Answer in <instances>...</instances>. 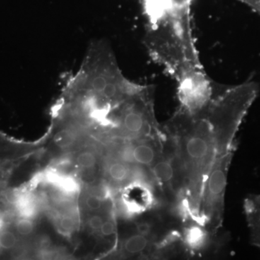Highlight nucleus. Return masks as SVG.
Here are the masks:
<instances>
[{"label": "nucleus", "instance_id": "nucleus-11", "mask_svg": "<svg viewBox=\"0 0 260 260\" xmlns=\"http://www.w3.org/2000/svg\"><path fill=\"white\" fill-rule=\"evenodd\" d=\"M77 132L75 128L65 126L61 128L54 137V143L60 148H68L75 144L77 140Z\"/></svg>", "mask_w": 260, "mask_h": 260}, {"label": "nucleus", "instance_id": "nucleus-10", "mask_svg": "<svg viewBox=\"0 0 260 260\" xmlns=\"http://www.w3.org/2000/svg\"><path fill=\"white\" fill-rule=\"evenodd\" d=\"M132 169L129 165V162L124 160H117L109 165L108 168V174L113 181L118 184H122L129 180L131 178Z\"/></svg>", "mask_w": 260, "mask_h": 260}, {"label": "nucleus", "instance_id": "nucleus-9", "mask_svg": "<svg viewBox=\"0 0 260 260\" xmlns=\"http://www.w3.org/2000/svg\"><path fill=\"white\" fill-rule=\"evenodd\" d=\"M47 179L49 183L66 193L76 192L79 188L78 182L74 178L62 175L55 172L48 173Z\"/></svg>", "mask_w": 260, "mask_h": 260}, {"label": "nucleus", "instance_id": "nucleus-7", "mask_svg": "<svg viewBox=\"0 0 260 260\" xmlns=\"http://www.w3.org/2000/svg\"><path fill=\"white\" fill-rule=\"evenodd\" d=\"M209 235L204 228L194 223L190 227L186 228L182 240L186 247L191 251H196L203 249Z\"/></svg>", "mask_w": 260, "mask_h": 260}, {"label": "nucleus", "instance_id": "nucleus-6", "mask_svg": "<svg viewBox=\"0 0 260 260\" xmlns=\"http://www.w3.org/2000/svg\"><path fill=\"white\" fill-rule=\"evenodd\" d=\"M244 209L251 243L260 249V194L249 195L244 200Z\"/></svg>", "mask_w": 260, "mask_h": 260}, {"label": "nucleus", "instance_id": "nucleus-12", "mask_svg": "<svg viewBox=\"0 0 260 260\" xmlns=\"http://www.w3.org/2000/svg\"><path fill=\"white\" fill-rule=\"evenodd\" d=\"M15 229L19 235L28 237L34 230V223L32 219L20 217L15 221Z\"/></svg>", "mask_w": 260, "mask_h": 260}, {"label": "nucleus", "instance_id": "nucleus-13", "mask_svg": "<svg viewBox=\"0 0 260 260\" xmlns=\"http://www.w3.org/2000/svg\"><path fill=\"white\" fill-rule=\"evenodd\" d=\"M96 157L90 151L82 152L77 156L76 162L83 169H90L96 164Z\"/></svg>", "mask_w": 260, "mask_h": 260}, {"label": "nucleus", "instance_id": "nucleus-2", "mask_svg": "<svg viewBox=\"0 0 260 260\" xmlns=\"http://www.w3.org/2000/svg\"><path fill=\"white\" fill-rule=\"evenodd\" d=\"M191 7L174 10L147 25L144 44L149 55L176 81L203 69L195 45Z\"/></svg>", "mask_w": 260, "mask_h": 260}, {"label": "nucleus", "instance_id": "nucleus-5", "mask_svg": "<svg viewBox=\"0 0 260 260\" xmlns=\"http://www.w3.org/2000/svg\"><path fill=\"white\" fill-rule=\"evenodd\" d=\"M167 141L149 138L135 144L126 145L121 150V160L151 168L164 155Z\"/></svg>", "mask_w": 260, "mask_h": 260}, {"label": "nucleus", "instance_id": "nucleus-15", "mask_svg": "<svg viewBox=\"0 0 260 260\" xmlns=\"http://www.w3.org/2000/svg\"><path fill=\"white\" fill-rule=\"evenodd\" d=\"M85 204L89 210H92V211H96V210L102 209L103 200L99 197L90 195L85 200Z\"/></svg>", "mask_w": 260, "mask_h": 260}, {"label": "nucleus", "instance_id": "nucleus-4", "mask_svg": "<svg viewBox=\"0 0 260 260\" xmlns=\"http://www.w3.org/2000/svg\"><path fill=\"white\" fill-rule=\"evenodd\" d=\"M217 83L205 73L204 68L183 77L177 81L179 107L189 112L200 110L213 96Z\"/></svg>", "mask_w": 260, "mask_h": 260}, {"label": "nucleus", "instance_id": "nucleus-1", "mask_svg": "<svg viewBox=\"0 0 260 260\" xmlns=\"http://www.w3.org/2000/svg\"><path fill=\"white\" fill-rule=\"evenodd\" d=\"M162 128L180 174L181 209L197 223L203 183L218 153L213 124L205 107L196 112L179 107Z\"/></svg>", "mask_w": 260, "mask_h": 260}, {"label": "nucleus", "instance_id": "nucleus-18", "mask_svg": "<svg viewBox=\"0 0 260 260\" xmlns=\"http://www.w3.org/2000/svg\"><path fill=\"white\" fill-rule=\"evenodd\" d=\"M260 14V0H237Z\"/></svg>", "mask_w": 260, "mask_h": 260}, {"label": "nucleus", "instance_id": "nucleus-17", "mask_svg": "<svg viewBox=\"0 0 260 260\" xmlns=\"http://www.w3.org/2000/svg\"><path fill=\"white\" fill-rule=\"evenodd\" d=\"M102 217L100 215H92L88 220V225L92 230L100 231L103 223H104Z\"/></svg>", "mask_w": 260, "mask_h": 260}, {"label": "nucleus", "instance_id": "nucleus-8", "mask_svg": "<svg viewBox=\"0 0 260 260\" xmlns=\"http://www.w3.org/2000/svg\"><path fill=\"white\" fill-rule=\"evenodd\" d=\"M149 235L145 234H138L130 236L123 244V249L126 254L130 255H136V254H141L151 244V239L149 237Z\"/></svg>", "mask_w": 260, "mask_h": 260}, {"label": "nucleus", "instance_id": "nucleus-3", "mask_svg": "<svg viewBox=\"0 0 260 260\" xmlns=\"http://www.w3.org/2000/svg\"><path fill=\"white\" fill-rule=\"evenodd\" d=\"M237 145L217 154L203 183L197 224L215 235L223 221L228 174Z\"/></svg>", "mask_w": 260, "mask_h": 260}, {"label": "nucleus", "instance_id": "nucleus-16", "mask_svg": "<svg viewBox=\"0 0 260 260\" xmlns=\"http://www.w3.org/2000/svg\"><path fill=\"white\" fill-rule=\"evenodd\" d=\"M115 225L111 220H107L103 223L100 232L104 237H110L115 234Z\"/></svg>", "mask_w": 260, "mask_h": 260}, {"label": "nucleus", "instance_id": "nucleus-14", "mask_svg": "<svg viewBox=\"0 0 260 260\" xmlns=\"http://www.w3.org/2000/svg\"><path fill=\"white\" fill-rule=\"evenodd\" d=\"M58 225H59L61 232L64 233V234H70L75 230V219L69 215H62L59 219Z\"/></svg>", "mask_w": 260, "mask_h": 260}]
</instances>
